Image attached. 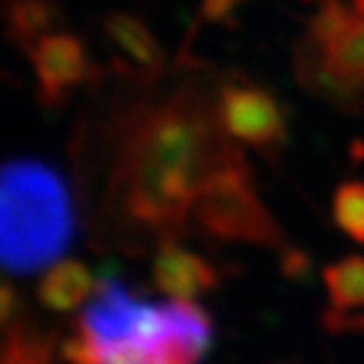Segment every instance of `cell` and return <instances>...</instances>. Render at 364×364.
I'll list each match as a JSON object with an SVG mask.
<instances>
[{
    "label": "cell",
    "instance_id": "7",
    "mask_svg": "<svg viewBox=\"0 0 364 364\" xmlns=\"http://www.w3.org/2000/svg\"><path fill=\"white\" fill-rule=\"evenodd\" d=\"M151 279L166 298L196 301L218 287L220 274L196 251L180 246L176 239H164L151 263Z\"/></svg>",
    "mask_w": 364,
    "mask_h": 364
},
{
    "label": "cell",
    "instance_id": "3",
    "mask_svg": "<svg viewBox=\"0 0 364 364\" xmlns=\"http://www.w3.org/2000/svg\"><path fill=\"white\" fill-rule=\"evenodd\" d=\"M76 218L60 171L41 159H12L0 182V258L10 274L48 270L69 249Z\"/></svg>",
    "mask_w": 364,
    "mask_h": 364
},
{
    "label": "cell",
    "instance_id": "11",
    "mask_svg": "<svg viewBox=\"0 0 364 364\" xmlns=\"http://www.w3.org/2000/svg\"><path fill=\"white\" fill-rule=\"evenodd\" d=\"M333 223L353 242L364 244V182L350 180L336 187L331 199Z\"/></svg>",
    "mask_w": 364,
    "mask_h": 364
},
{
    "label": "cell",
    "instance_id": "6",
    "mask_svg": "<svg viewBox=\"0 0 364 364\" xmlns=\"http://www.w3.org/2000/svg\"><path fill=\"white\" fill-rule=\"evenodd\" d=\"M218 119L232 140L272 154L282 149L287 123L284 112L270 92L258 85H230L218 102Z\"/></svg>",
    "mask_w": 364,
    "mask_h": 364
},
{
    "label": "cell",
    "instance_id": "5",
    "mask_svg": "<svg viewBox=\"0 0 364 364\" xmlns=\"http://www.w3.org/2000/svg\"><path fill=\"white\" fill-rule=\"evenodd\" d=\"M196 225L225 242L284 249L287 239L274 215L260 201L244 159L215 173L192 206Z\"/></svg>",
    "mask_w": 364,
    "mask_h": 364
},
{
    "label": "cell",
    "instance_id": "15",
    "mask_svg": "<svg viewBox=\"0 0 364 364\" xmlns=\"http://www.w3.org/2000/svg\"><path fill=\"white\" fill-rule=\"evenodd\" d=\"M282 251V272L291 282H305L312 270V260L305 251L296 249V246H284Z\"/></svg>",
    "mask_w": 364,
    "mask_h": 364
},
{
    "label": "cell",
    "instance_id": "13",
    "mask_svg": "<svg viewBox=\"0 0 364 364\" xmlns=\"http://www.w3.org/2000/svg\"><path fill=\"white\" fill-rule=\"evenodd\" d=\"M114 38L119 41V46L123 48V53L128 57H133L137 64L142 67H151L159 55H154V41L144 28L133 19H114Z\"/></svg>",
    "mask_w": 364,
    "mask_h": 364
},
{
    "label": "cell",
    "instance_id": "10",
    "mask_svg": "<svg viewBox=\"0 0 364 364\" xmlns=\"http://www.w3.org/2000/svg\"><path fill=\"white\" fill-rule=\"evenodd\" d=\"M324 287L333 308H364V256H346L324 267Z\"/></svg>",
    "mask_w": 364,
    "mask_h": 364
},
{
    "label": "cell",
    "instance_id": "12",
    "mask_svg": "<svg viewBox=\"0 0 364 364\" xmlns=\"http://www.w3.org/2000/svg\"><path fill=\"white\" fill-rule=\"evenodd\" d=\"M7 329L3 364H53V350L48 341L38 338L36 333L26 331L24 324L12 322Z\"/></svg>",
    "mask_w": 364,
    "mask_h": 364
},
{
    "label": "cell",
    "instance_id": "14",
    "mask_svg": "<svg viewBox=\"0 0 364 364\" xmlns=\"http://www.w3.org/2000/svg\"><path fill=\"white\" fill-rule=\"evenodd\" d=\"M322 324L331 333H362L364 336V312L331 308L322 312Z\"/></svg>",
    "mask_w": 364,
    "mask_h": 364
},
{
    "label": "cell",
    "instance_id": "2",
    "mask_svg": "<svg viewBox=\"0 0 364 364\" xmlns=\"http://www.w3.org/2000/svg\"><path fill=\"white\" fill-rule=\"evenodd\" d=\"M210 336L194 301L149 303L105 270L62 355L69 364H199Z\"/></svg>",
    "mask_w": 364,
    "mask_h": 364
},
{
    "label": "cell",
    "instance_id": "16",
    "mask_svg": "<svg viewBox=\"0 0 364 364\" xmlns=\"http://www.w3.org/2000/svg\"><path fill=\"white\" fill-rule=\"evenodd\" d=\"M17 312H19V298L14 296L12 284H5L3 287V296H0V317H3V324L10 326L12 322H17Z\"/></svg>",
    "mask_w": 364,
    "mask_h": 364
},
{
    "label": "cell",
    "instance_id": "4",
    "mask_svg": "<svg viewBox=\"0 0 364 364\" xmlns=\"http://www.w3.org/2000/svg\"><path fill=\"white\" fill-rule=\"evenodd\" d=\"M298 74L331 105L364 107V0H324L303 38Z\"/></svg>",
    "mask_w": 364,
    "mask_h": 364
},
{
    "label": "cell",
    "instance_id": "1",
    "mask_svg": "<svg viewBox=\"0 0 364 364\" xmlns=\"http://www.w3.org/2000/svg\"><path fill=\"white\" fill-rule=\"evenodd\" d=\"M239 159L218 112L171 102L149 114L123 147L114 173L116 208L133 228L161 242L176 239L208 180Z\"/></svg>",
    "mask_w": 364,
    "mask_h": 364
},
{
    "label": "cell",
    "instance_id": "9",
    "mask_svg": "<svg viewBox=\"0 0 364 364\" xmlns=\"http://www.w3.org/2000/svg\"><path fill=\"white\" fill-rule=\"evenodd\" d=\"M100 277L81 260H60L43 272L38 282V301L55 312H71L95 296Z\"/></svg>",
    "mask_w": 364,
    "mask_h": 364
},
{
    "label": "cell",
    "instance_id": "8",
    "mask_svg": "<svg viewBox=\"0 0 364 364\" xmlns=\"http://www.w3.org/2000/svg\"><path fill=\"white\" fill-rule=\"evenodd\" d=\"M31 48V60L38 76L41 97L48 105H57L85 78L88 60L81 43L64 33H46Z\"/></svg>",
    "mask_w": 364,
    "mask_h": 364
}]
</instances>
